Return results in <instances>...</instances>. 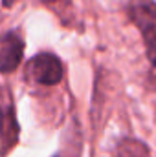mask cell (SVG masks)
Listing matches in <instances>:
<instances>
[{
	"instance_id": "obj_5",
	"label": "cell",
	"mask_w": 156,
	"mask_h": 157,
	"mask_svg": "<svg viewBox=\"0 0 156 157\" xmlns=\"http://www.w3.org/2000/svg\"><path fill=\"white\" fill-rule=\"evenodd\" d=\"M114 155L116 157H151V150L149 144L143 143L138 137H119L114 148Z\"/></svg>"
},
{
	"instance_id": "obj_2",
	"label": "cell",
	"mask_w": 156,
	"mask_h": 157,
	"mask_svg": "<svg viewBox=\"0 0 156 157\" xmlns=\"http://www.w3.org/2000/svg\"><path fill=\"white\" fill-rule=\"evenodd\" d=\"M26 75L30 80L40 86H55L64 77L63 60L51 51H40L30 59L26 66Z\"/></svg>"
},
{
	"instance_id": "obj_1",
	"label": "cell",
	"mask_w": 156,
	"mask_h": 157,
	"mask_svg": "<svg viewBox=\"0 0 156 157\" xmlns=\"http://www.w3.org/2000/svg\"><path fill=\"white\" fill-rule=\"evenodd\" d=\"M127 15L132 26L140 31L145 55L156 70V0H129Z\"/></svg>"
},
{
	"instance_id": "obj_7",
	"label": "cell",
	"mask_w": 156,
	"mask_h": 157,
	"mask_svg": "<svg viewBox=\"0 0 156 157\" xmlns=\"http://www.w3.org/2000/svg\"><path fill=\"white\" fill-rule=\"evenodd\" d=\"M13 2H15V0H2V4H4V6H6V7H7V6H11V4H13Z\"/></svg>"
},
{
	"instance_id": "obj_3",
	"label": "cell",
	"mask_w": 156,
	"mask_h": 157,
	"mask_svg": "<svg viewBox=\"0 0 156 157\" xmlns=\"http://www.w3.org/2000/svg\"><path fill=\"white\" fill-rule=\"evenodd\" d=\"M20 126L17 122L15 102L9 88L0 86V154L6 155L18 143Z\"/></svg>"
},
{
	"instance_id": "obj_4",
	"label": "cell",
	"mask_w": 156,
	"mask_h": 157,
	"mask_svg": "<svg viewBox=\"0 0 156 157\" xmlns=\"http://www.w3.org/2000/svg\"><path fill=\"white\" fill-rule=\"evenodd\" d=\"M24 39L17 29L0 33V73H11L22 64Z\"/></svg>"
},
{
	"instance_id": "obj_6",
	"label": "cell",
	"mask_w": 156,
	"mask_h": 157,
	"mask_svg": "<svg viewBox=\"0 0 156 157\" xmlns=\"http://www.w3.org/2000/svg\"><path fill=\"white\" fill-rule=\"evenodd\" d=\"M149 82H151V88H153V90H156V75H154V73H151Z\"/></svg>"
}]
</instances>
